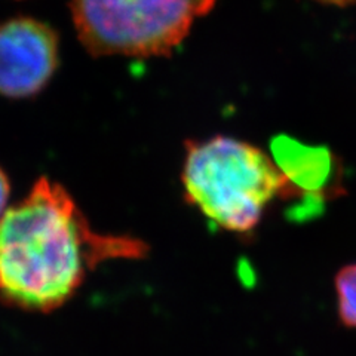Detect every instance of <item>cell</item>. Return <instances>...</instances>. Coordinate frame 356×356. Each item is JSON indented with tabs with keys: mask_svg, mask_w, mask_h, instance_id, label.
<instances>
[{
	"mask_svg": "<svg viewBox=\"0 0 356 356\" xmlns=\"http://www.w3.org/2000/svg\"><path fill=\"white\" fill-rule=\"evenodd\" d=\"M150 247L129 235L95 232L67 188L40 177L0 218V300L48 314L110 260H143Z\"/></svg>",
	"mask_w": 356,
	"mask_h": 356,
	"instance_id": "6da1fadb",
	"label": "cell"
},
{
	"mask_svg": "<svg viewBox=\"0 0 356 356\" xmlns=\"http://www.w3.org/2000/svg\"><path fill=\"white\" fill-rule=\"evenodd\" d=\"M180 186L186 202L216 227L242 236L275 202L302 191L270 153L222 134L184 143Z\"/></svg>",
	"mask_w": 356,
	"mask_h": 356,
	"instance_id": "7a4b0ae2",
	"label": "cell"
},
{
	"mask_svg": "<svg viewBox=\"0 0 356 356\" xmlns=\"http://www.w3.org/2000/svg\"><path fill=\"white\" fill-rule=\"evenodd\" d=\"M217 0H70L74 27L92 57H166Z\"/></svg>",
	"mask_w": 356,
	"mask_h": 356,
	"instance_id": "3957f363",
	"label": "cell"
},
{
	"mask_svg": "<svg viewBox=\"0 0 356 356\" xmlns=\"http://www.w3.org/2000/svg\"><path fill=\"white\" fill-rule=\"evenodd\" d=\"M58 67V35L44 22L19 17L0 24V95L29 98Z\"/></svg>",
	"mask_w": 356,
	"mask_h": 356,
	"instance_id": "277c9868",
	"label": "cell"
},
{
	"mask_svg": "<svg viewBox=\"0 0 356 356\" xmlns=\"http://www.w3.org/2000/svg\"><path fill=\"white\" fill-rule=\"evenodd\" d=\"M337 316L340 324L356 330V263L344 264L334 276Z\"/></svg>",
	"mask_w": 356,
	"mask_h": 356,
	"instance_id": "5b68a950",
	"label": "cell"
},
{
	"mask_svg": "<svg viewBox=\"0 0 356 356\" xmlns=\"http://www.w3.org/2000/svg\"><path fill=\"white\" fill-rule=\"evenodd\" d=\"M9 195H10L9 178H8L6 172L2 170V166H0V218H2L5 211L9 208L8 207Z\"/></svg>",
	"mask_w": 356,
	"mask_h": 356,
	"instance_id": "8992f818",
	"label": "cell"
},
{
	"mask_svg": "<svg viewBox=\"0 0 356 356\" xmlns=\"http://www.w3.org/2000/svg\"><path fill=\"white\" fill-rule=\"evenodd\" d=\"M318 2L332 5V6H348V5L356 3V0H318Z\"/></svg>",
	"mask_w": 356,
	"mask_h": 356,
	"instance_id": "52a82bcc",
	"label": "cell"
}]
</instances>
